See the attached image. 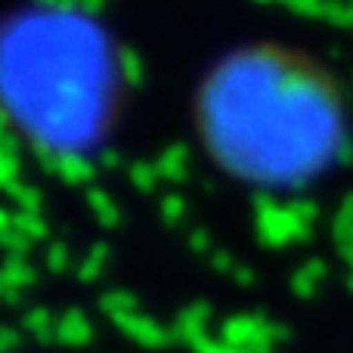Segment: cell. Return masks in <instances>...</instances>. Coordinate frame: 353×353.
I'll return each mask as SVG.
<instances>
[{
	"instance_id": "19",
	"label": "cell",
	"mask_w": 353,
	"mask_h": 353,
	"mask_svg": "<svg viewBox=\"0 0 353 353\" xmlns=\"http://www.w3.org/2000/svg\"><path fill=\"white\" fill-rule=\"evenodd\" d=\"M192 353H242V350H236V347H230V344H223L220 338H201V341H195L192 347H189Z\"/></svg>"
},
{
	"instance_id": "17",
	"label": "cell",
	"mask_w": 353,
	"mask_h": 353,
	"mask_svg": "<svg viewBox=\"0 0 353 353\" xmlns=\"http://www.w3.org/2000/svg\"><path fill=\"white\" fill-rule=\"evenodd\" d=\"M118 68L124 72V84L128 87H137L143 81V62L130 47H124L121 53H118Z\"/></svg>"
},
{
	"instance_id": "15",
	"label": "cell",
	"mask_w": 353,
	"mask_h": 353,
	"mask_svg": "<svg viewBox=\"0 0 353 353\" xmlns=\"http://www.w3.org/2000/svg\"><path fill=\"white\" fill-rule=\"evenodd\" d=\"M16 282L31 285V282H34V273H31L16 254H10V261H6V273H3V292H6L10 301H12V294H16Z\"/></svg>"
},
{
	"instance_id": "5",
	"label": "cell",
	"mask_w": 353,
	"mask_h": 353,
	"mask_svg": "<svg viewBox=\"0 0 353 353\" xmlns=\"http://www.w3.org/2000/svg\"><path fill=\"white\" fill-rule=\"evenodd\" d=\"M115 325L130 338V341L140 344V347H146V350H165L176 341L171 325L159 323V319H152V316H143L140 310L130 313V316H124V319H118Z\"/></svg>"
},
{
	"instance_id": "20",
	"label": "cell",
	"mask_w": 353,
	"mask_h": 353,
	"mask_svg": "<svg viewBox=\"0 0 353 353\" xmlns=\"http://www.w3.org/2000/svg\"><path fill=\"white\" fill-rule=\"evenodd\" d=\"M47 267L53 270V273H62V270H65V245H50Z\"/></svg>"
},
{
	"instance_id": "3",
	"label": "cell",
	"mask_w": 353,
	"mask_h": 353,
	"mask_svg": "<svg viewBox=\"0 0 353 353\" xmlns=\"http://www.w3.org/2000/svg\"><path fill=\"white\" fill-rule=\"evenodd\" d=\"M316 208L310 201H276V199H257L254 201V232L261 245L267 248H288L294 242H304L310 230L316 226Z\"/></svg>"
},
{
	"instance_id": "12",
	"label": "cell",
	"mask_w": 353,
	"mask_h": 353,
	"mask_svg": "<svg viewBox=\"0 0 353 353\" xmlns=\"http://www.w3.org/2000/svg\"><path fill=\"white\" fill-rule=\"evenodd\" d=\"M99 310H103L112 323H118V319L137 313V298L130 292H105L103 298H99Z\"/></svg>"
},
{
	"instance_id": "21",
	"label": "cell",
	"mask_w": 353,
	"mask_h": 353,
	"mask_svg": "<svg viewBox=\"0 0 353 353\" xmlns=\"http://www.w3.org/2000/svg\"><path fill=\"white\" fill-rule=\"evenodd\" d=\"M211 263H214V270H217V273H236V261H232V254H226V251H214L211 254Z\"/></svg>"
},
{
	"instance_id": "9",
	"label": "cell",
	"mask_w": 353,
	"mask_h": 353,
	"mask_svg": "<svg viewBox=\"0 0 353 353\" xmlns=\"http://www.w3.org/2000/svg\"><path fill=\"white\" fill-rule=\"evenodd\" d=\"M155 171H159L161 180H186L189 174V149L183 146V143H176V146H168L165 152L159 155V161H155Z\"/></svg>"
},
{
	"instance_id": "4",
	"label": "cell",
	"mask_w": 353,
	"mask_h": 353,
	"mask_svg": "<svg viewBox=\"0 0 353 353\" xmlns=\"http://www.w3.org/2000/svg\"><path fill=\"white\" fill-rule=\"evenodd\" d=\"M217 338L242 353H276L279 341L285 338V329L257 313H236L220 323Z\"/></svg>"
},
{
	"instance_id": "18",
	"label": "cell",
	"mask_w": 353,
	"mask_h": 353,
	"mask_svg": "<svg viewBox=\"0 0 353 353\" xmlns=\"http://www.w3.org/2000/svg\"><path fill=\"white\" fill-rule=\"evenodd\" d=\"M183 214H186V201H183V195H165V199H161V220H165L168 226L180 223Z\"/></svg>"
},
{
	"instance_id": "1",
	"label": "cell",
	"mask_w": 353,
	"mask_h": 353,
	"mask_svg": "<svg viewBox=\"0 0 353 353\" xmlns=\"http://www.w3.org/2000/svg\"><path fill=\"white\" fill-rule=\"evenodd\" d=\"M195 137L236 180L263 189L307 186L347 155L344 90L304 50L239 47L195 90Z\"/></svg>"
},
{
	"instance_id": "14",
	"label": "cell",
	"mask_w": 353,
	"mask_h": 353,
	"mask_svg": "<svg viewBox=\"0 0 353 353\" xmlns=\"http://www.w3.org/2000/svg\"><path fill=\"white\" fill-rule=\"evenodd\" d=\"M87 205H90V211L97 214L103 226H115L118 220H121V214H118L115 201H112L105 192H97V189H90V192H87Z\"/></svg>"
},
{
	"instance_id": "22",
	"label": "cell",
	"mask_w": 353,
	"mask_h": 353,
	"mask_svg": "<svg viewBox=\"0 0 353 353\" xmlns=\"http://www.w3.org/2000/svg\"><path fill=\"white\" fill-rule=\"evenodd\" d=\"M189 245H192V251L205 254V251L211 248V236H208V230H195L192 236H189Z\"/></svg>"
},
{
	"instance_id": "13",
	"label": "cell",
	"mask_w": 353,
	"mask_h": 353,
	"mask_svg": "<svg viewBox=\"0 0 353 353\" xmlns=\"http://www.w3.org/2000/svg\"><path fill=\"white\" fill-rule=\"evenodd\" d=\"M105 261H109V248H105V245H93V248L87 251V257L81 261V267H78V279L81 282L99 279V276H103Z\"/></svg>"
},
{
	"instance_id": "6",
	"label": "cell",
	"mask_w": 353,
	"mask_h": 353,
	"mask_svg": "<svg viewBox=\"0 0 353 353\" xmlns=\"http://www.w3.org/2000/svg\"><path fill=\"white\" fill-rule=\"evenodd\" d=\"M211 319H214L211 304H208V301H192V304H186L174 316L171 332L183 347H192L195 341L208 338V325H211Z\"/></svg>"
},
{
	"instance_id": "2",
	"label": "cell",
	"mask_w": 353,
	"mask_h": 353,
	"mask_svg": "<svg viewBox=\"0 0 353 353\" xmlns=\"http://www.w3.org/2000/svg\"><path fill=\"white\" fill-rule=\"evenodd\" d=\"M6 109L47 165L84 159L118 115V78L103 28L68 10L6 25Z\"/></svg>"
},
{
	"instance_id": "23",
	"label": "cell",
	"mask_w": 353,
	"mask_h": 353,
	"mask_svg": "<svg viewBox=\"0 0 353 353\" xmlns=\"http://www.w3.org/2000/svg\"><path fill=\"white\" fill-rule=\"evenodd\" d=\"M3 350L6 353L16 350V329H12V325H6V332H3Z\"/></svg>"
},
{
	"instance_id": "16",
	"label": "cell",
	"mask_w": 353,
	"mask_h": 353,
	"mask_svg": "<svg viewBox=\"0 0 353 353\" xmlns=\"http://www.w3.org/2000/svg\"><path fill=\"white\" fill-rule=\"evenodd\" d=\"M128 176H130L137 192H152L155 183L161 180L159 171H155V165H149V161H134V165L128 168Z\"/></svg>"
},
{
	"instance_id": "10",
	"label": "cell",
	"mask_w": 353,
	"mask_h": 353,
	"mask_svg": "<svg viewBox=\"0 0 353 353\" xmlns=\"http://www.w3.org/2000/svg\"><path fill=\"white\" fill-rule=\"evenodd\" d=\"M323 279H325V263L323 261H307L304 267L294 270L292 292L298 294V298H313V294L319 292V285H323Z\"/></svg>"
},
{
	"instance_id": "7",
	"label": "cell",
	"mask_w": 353,
	"mask_h": 353,
	"mask_svg": "<svg viewBox=\"0 0 353 353\" xmlns=\"http://www.w3.org/2000/svg\"><path fill=\"white\" fill-rule=\"evenodd\" d=\"M56 341L62 347H87L93 341V323L87 319V313L68 310L56 319Z\"/></svg>"
},
{
	"instance_id": "11",
	"label": "cell",
	"mask_w": 353,
	"mask_h": 353,
	"mask_svg": "<svg viewBox=\"0 0 353 353\" xmlns=\"http://www.w3.org/2000/svg\"><path fill=\"white\" fill-rule=\"evenodd\" d=\"M22 332H28L37 344H50V341H56V319L50 316L47 310H41V307H37V310L25 313Z\"/></svg>"
},
{
	"instance_id": "8",
	"label": "cell",
	"mask_w": 353,
	"mask_h": 353,
	"mask_svg": "<svg viewBox=\"0 0 353 353\" xmlns=\"http://www.w3.org/2000/svg\"><path fill=\"white\" fill-rule=\"evenodd\" d=\"M288 10L301 12V16H307V19H323L332 28H353V3L350 6H344V3H323V6L294 3V6H288Z\"/></svg>"
}]
</instances>
